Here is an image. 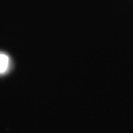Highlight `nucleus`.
Here are the masks:
<instances>
[{"label":"nucleus","mask_w":133,"mask_h":133,"mask_svg":"<svg viewBox=\"0 0 133 133\" xmlns=\"http://www.w3.org/2000/svg\"><path fill=\"white\" fill-rule=\"evenodd\" d=\"M9 57L6 55L0 53V74L6 72L9 66Z\"/></svg>","instance_id":"obj_1"}]
</instances>
